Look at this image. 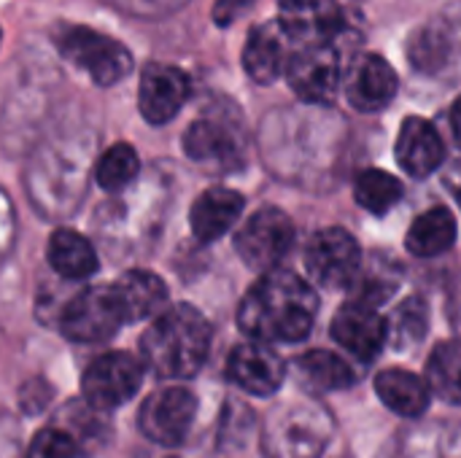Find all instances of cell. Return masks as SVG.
I'll return each mask as SVG.
<instances>
[{
  "label": "cell",
  "mask_w": 461,
  "mask_h": 458,
  "mask_svg": "<svg viewBox=\"0 0 461 458\" xmlns=\"http://www.w3.org/2000/svg\"><path fill=\"white\" fill-rule=\"evenodd\" d=\"M375 394L392 413H397L402 418L424 416L435 397L427 378H421L411 370H400V367H389L375 375Z\"/></svg>",
  "instance_id": "21"
},
{
  "label": "cell",
  "mask_w": 461,
  "mask_h": 458,
  "mask_svg": "<svg viewBox=\"0 0 461 458\" xmlns=\"http://www.w3.org/2000/svg\"><path fill=\"white\" fill-rule=\"evenodd\" d=\"M19 397H22V405H24L27 413H38V410L46 408V402H49V397H51V389H49L43 381H30V383L22 389Z\"/></svg>",
  "instance_id": "31"
},
{
  "label": "cell",
  "mask_w": 461,
  "mask_h": 458,
  "mask_svg": "<svg viewBox=\"0 0 461 458\" xmlns=\"http://www.w3.org/2000/svg\"><path fill=\"white\" fill-rule=\"evenodd\" d=\"M292 43H327L343 30L338 0H281L278 19Z\"/></svg>",
  "instance_id": "14"
},
{
  "label": "cell",
  "mask_w": 461,
  "mask_h": 458,
  "mask_svg": "<svg viewBox=\"0 0 461 458\" xmlns=\"http://www.w3.org/2000/svg\"><path fill=\"white\" fill-rule=\"evenodd\" d=\"M397 89H400V81H397L394 67L378 54H365L351 67L346 97L357 111L375 113V111H384L397 97Z\"/></svg>",
  "instance_id": "15"
},
{
  "label": "cell",
  "mask_w": 461,
  "mask_h": 458,
  "mask_svg": "<svg viewBox=\"0 0 461 458\" xmlns=\"http://www.w3.org/2000/svg\"><path fill=\"white\" fill-rule=\"evenodd\" d=\"M319 313V297L308 281L289 270L265 273L240 300L238 327L259 343H303Z\"/></svg>",
  "instance_id": "1"
},
{
  "label": "cell",
  "mask_w": 461,
  "mask_h": 458,
  "mask_svg": "<svg viewBox=\"0 0 461 458\" xmlns=\"http://www.w3.org/2000/svg\"><path fill=\"white\" fill-rule=\"evenodd\" d=\"M227 378L251 397H273L286 381V362L270 348V343L249 340L232 348Z\"/></svg>",
  "instance_id": "12"
},
{
  "label": "cell",
  "mask_w": 461,
  "mask_h": 458,
  "mask_svg": "<svg viewBox=\"0 0 461 458\" xmlns=\"http://www.w3.org/2000/svg\"><path fill=\"white\" fill-rule=\"evenodd\" d=\"M100 410H95L86 400H73L57 418V427L65 429L81 454H95L105 443V424Z\"/></svg>",
  "instance_id": "26"
},
{
  "label": "cell",
  "mask_w": 461,
  "mask_h": 458,
  "mask_svg": "<svg viewBox=\"0 0 461 458\" xmlns=\"http://www.w3.org/2000/svg\"><path fill=\"white\" fill-rule=\"evenodd\" d=\"M389 327V343L397 351H411L413 346H419L427 332H429V308L421 297H411L402 305H397V310L386 319Z\"/></svg>",
  "instance_id": "27"
},
{
  "label": "cell",
  "mask_w": 461,
  "mask_h": 458,
  "mask_svg": "<svg viewBox=\"0 0 461 458\" xmlns=\"http://www.w3.org/2000/svg\"><path fill=\"white\" fill-rule=\"evenodd\" d=\"M111 286L122 308L124 324L154 319L167 308V286L159 275L149 270H130Z\"/></svg>",
  "instance_id": "18"
},
{
  "label": "cell",
  "mask_w": 461,
  "mask_h": 458,
  "mask_svg": "<svg viewBox=\"0 0 461 458\" xmlns=\"http://www.w3.org/2000/svg\"><path fill=\"white\" fill-rule=\"evenodd\" d=\"M394 154H397L400 167L408 175L427 178L443 165L446 148H443V138L432 121H427L421 116H408L400 127Z\"/></svg>",
  "instance_id": "16"
},
{
  "label": "cell",
  "mask_w": 461,
  "mask_h": 458,
  "mask_svg": "<svg viewBox=\"0 0 461 458\" xmlns=\"http://www.w3.org/2000/svg\"><path fill=\"white\" fill-rule=\"evenodd\" d=\"M184 151L194 162L235 165L240 159V138L227 121L205 116L189 124V130L184 132Z\"/></svg>",
  "instance_id": "20"
},
{
  "label": "cell",
  "mask_w": 461,
  "mask_h": 458,
  "mask_svg": "<svg viewBox=\"0 0 461 458\" xmlns=\"http://www.w3.org/2000/svg\"><path fill=\"white\" fill-rule=\"evenodd\" d=\"M305 270L313 283L324 289H343L354 283L362 270L359 243L343 227H324L305 248Z\"/></svg>",
  "instance_id": "8"
},
{
  "label": "cell",
  "mask_w": 461,
  "mask_h": 458,
  "mask_svg": "<svg viewBox=\"0 0 461 458\" xmlns=\"http://www.w3.org/2000/svg\"><path fill=\"white\" fill-rule=\"evenodd\" d=\"M456 243V219L448 208L424 211L408 229L405 246L413 256L429 259L446 254Z\"/></svg>",
  "instance_id": "24"
},
{
  "label": "cell",
  "mask_w": 461,
  "mask_h": 458,
  "mask_svg": "<svg viewBox=\"0 0 461 458\" xmlns=\"http://www.w3.org/2000/svg\"><path fill=\"white\" fill-rule=\"evenodd\" d=\"M124 327L113 286H89L65 300L57 329L73 343H105Z\"/></svg>",
  "instance_id": "5"
},
{
  "label": "cell",
  "mask_w": 461,
  "mask_h": 458,
  "mask_svg": "<svg viewBox=\"0 0 461 458\" xmlns=\"http://www.w3.org/2000/svg\"><path fill=\"white\" fill-rule=\"evenodd\" d=\"M170 458H176V456H170Z\"/></svg>",
  "instance_id": "35"
},
{
  "label": "cell",
  "mask_w": 461,
  "mask_h": 458,
  "mask_svg": "<svg viewBox=\"0 0 461 458\" xmlns=\"http://www.w3.org/2000/svg\"><path fill=\"white\" fill-rule=\"evenodd\" d=\"M294 373L300 378V383L316 394H332V391H346L357 383V373L354 367L324 348L308 351L303 356H297L294 362Z\"/></svg>",
  "instance_id": "23"
},
{
  "label": "cell",
  "mask_w": 461,
  "mask_h": 458,
  "mask_svg": "<svg viewBox=\"0 0 461 458\" xmlns=\"http://www.w3.org/2000/svg\"><path fill=\"white\" fill-rule=\"evenodd\" d=\"M402 184L386 170H365L354 181L357 202L375 216H386L402 200Z\"/></svg>",
  "instance_id": "28"
},
{
  "label": "cell",
  "mask_w": 461,
  "mask_h": 458,
  "mask_svg": "<svg viewBox=\"0 0 461 458\" xmlns=\"http://www.w3.org/2000/svg\"><path fill=\"white\" fill-rule=\"evenodd\" d=\"M54 43L59 54L89 73L97 86H113L132 70V54L116 38H108L97 30L62 24L54 30Z\"/></svg>",
  "instance_id": "4"
},
{
  "label": "cell",
  "mask_w": 461,
  "mask_h": 458,
  "mask_svg": "<svg viewBox=\"0 0 461 458\" xmlns=\"http://www.w3.org/2000/svg\"><path fill=\"white\" fill-rule=\"evenodd\" d=\"M146 364L127 351L97 356L81 378V397L100 413H111L130 402L143 386Z\"/></svg>",
  "instance_id": "6"
},
{
  "label": "cell",
  "mask_w": 461,
  "mask_h": 458,
  "mask_svg": "<svg viewBox=\"0 0 461 458\" xmlns=\"http://www.w3.org/2000/svg\"><path fill=\"white\" fill-rule=\"evenodd\" d=\"M289 35L284 30L281 22H262L257 24L243 46V67L249 73V78H254L257 84H273L289 62V51H286Z\"/></svg>",
  "instance_id": "17"
},
{
  "label": "cell",
  "mask_w": 461,
  "mask_h": 458,
  "mask_svg": "<svg viewBox=\"0 0 461 458\" xmlns=\"http://www.w3.org/2000/svg\"><path fill=\"white\" fill-rule=\"evenodd\" d=\"M294 238L297 229L284 211L262 208L238 229L235 251L251 270L270 273L286 259L294 246Z\"/></svg>",
  "instance_id": "7"
},
{
  "label": "cell",
  "mask_w": 461,
  "mask_h": 458,
  "mask_svg": "<svg viewBox=\"0 0 461 458\" xmlns=\"http://www.w3.org/2000/svg\"><path fill=\"white\" fill-rule=\"evenodd\" d=\"M330 332H332V340L359 362H373L389 343L386 319L378 313L375 305H367L362 300L343 305L335 313Z\"/></svg>",
  "instance_id": "11"
},
{
  "label": "cell",
  "mask_w": 461,
  "mask_h": 458,
  "mask_svg": "<svg viewBox=\"0 0 461 458\" xmlns=\"http://www.w3.org/2000/svg\"><path fill=\"white\" fill-rule=\"evenodd\" d=\"M443 181H446L448 192L456 197V202L461 205V154L448 162V167H446V173H443Z\"/></svg>",
  "instance_id": "32"
},
{
  "label": "cell",
  "mask_w": 461,
  "mask_h": 458,
  "mask_svg": "<svg viewBox=\"0 0 461 458\" xmlns=\"http://www.w3.org/2000/svg\"><path fill=\"white\" fill-rule=\"evenodd\" d=\"M246 208L243 194L224 189V186H213L208 192H203L197 197V202L189 211V224L192 232L200 243H213L219 240L224 232H230L235 227V221L240 219Z\"/></svg>",
  "instance_id": "19"
},
{
  "label": "cell",
  "mask_w": 461,
  "mask_h": 458,
  "mask_svg": "<svg viewBox=\"0 0 461 458\" xmlns=\"http://www.w3.org/2000/svg\"><path fill=\"white\" fill-rule=\"evenodd\" d=\"M289 86L308 103H330L340 86V54L327 43H305L286 62Z\"/></svg>",
  "instance_id": "10"
},
{
  "label": "cell",
  "mask_w": 461,
  "mask_h": 458,
  "mask_svg": "<svg viewBox=\"0 0 461 458\" xmlns=\"http://www.w3.org/2000/svg\"><path fill=\"white\" fill-rule=\"evenodd\" d=\"M189 97V78L184 70L162 62H151L140 73L138 108L149 124H167Z\"/></svg>",
  "instance_id": "13"
},
{
  "label": "cell",
  "mask_w": 461,
  "mask_h": 458,
  "mask_svg": "<svg viewBox=\"0 0 461 458\" xmlns=\"http://www.w3.org/2000/svg\"><path fill=\"white\" fill-rule=\"evenodd\" d=\"M451 127H454L456 138L461 140V97H456V103H454V108H451Z\"/></svg>",
  "instance_id": "33"
},
{
  "label": "cell",
  "mask_w": 461,
  "mask_h": 458,
  "mask_svg": "<svg viewBox=\"0 0 461 458\" xmlns=\"http://www.w3.org/2000/svg\"><path fill=\"white\" fill-rule=\"evenodd\" d=\"M140 173V159L130 143H113L111 148L103 151L95 167L97 186L105 192H122L127 189Z\"/></svg>",
  "instance_id": "29"
},
{
  "label": "cell",
  "mask_w": 461,
  "mask_h": 458,
  "mask_svg": "<svg viewBox=\"0 0 461 458\" xmlns=\"http://www.w3.org/2000/svg\"><path fill=\"white\" fill-rule=\"evenodd\" d=\"M78 456H81V451H78L76 440H73L65 429H59L57 424H54V427L41 429V432L32 437V443H30V448H27V454H24V458H78Z\"/></svg>",
  "instance_id": "30"
},
{
  "label": "cell",
  "mask_w": 461,
  "mask_h": 458,
  "mask_svg": "<svg viewBox=\"0 0 461 458\" xmlns=\"http://www.w3.org/2000/svg\"><path fill=\"white\" fill-rule=\"evenodd\" d=\"M194 416L197 397L184 386H165L146 397L138 413V427L151 443L176 448L189 437Z\"/></svg>",
  "instance_id": "9"
},
{
  "label": "cell",
  "mask_w": 461,
  "mask_h": 458,
  "mask_svg": "<svg viewBox=\"0 0 461 458\" xmlns=\"http://www.w3.org/2000/svg\"><path fill=\"white\" fill-rule=\"evenodd\" d=\"M332 416L313 402L276 408L262 432L265 458H321L332 440Z\"/></svg>",
  "instance_id": "3"
},
{
  "label": "cell",
  "mask_w": 461,
  "mask_h": 458,
  "mask_svg": "<svg viewBox=\"0 0 461 458\" xmlns=\"http://www.w3.org/2000/svg\"><path fill=\"white\" fill-rule=\"evenodd\" d=\"M0 38H3V32H0Z\"/></svg>",
  "instance_id": "34"
},
{
  "label": "cell",
  "mask_w": 461,
  "mask_h": 458,
  "mask_svg": "<svg viewBox=\"0 0 461 458\" xmlns=\"http://www.w3.org/2000/svg\"><path fill=\"white\" fill-rule=\"evenodd\" d=\"M427 383L443 402L461 405V340H446L429 354Z\"/></svg>",
  "instance_id": "25"
},
{
  "label": "cell",
  "mask_w": 461,
  "mask_h": 458,
  "mask_svg": "<svg viewBox=\"0 0 461 458\" xmlns=\"http://www.w3.org/2000/svg\"><path fill=\"white\" fill-rule=\"evenodd\" d=\"M211 340L213 332L208 319L197 308L181 302L151 319L140 337V362L162 381H186L203 370Z\"/></svg>",
  "instance_id": "2"
},
{
  "label": "cell",
  "mask_w": 461,
  "mask_h": 458,
  "mask_svg": "<svg viewBox=\"0 0 461 458\" xmlns=\"http://www.w3.org/2000/svg\"><path fill=\"white\" fill-rule=\"evenodd\" d=\"M46 259L62 281H86L100 267L95 246L81 232L65 227L51 235Z\"/></svg>",
  "instance_id": "22"
}]
</instances>
